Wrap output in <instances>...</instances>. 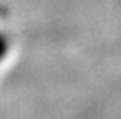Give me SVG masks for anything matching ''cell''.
I'll return each mask as SVG.
<instances>
[{"instance_id":"1","label":"cell","mask_w":121,"mask_h":119,"mask_svg":"<svg viewBox=\"0 0 121 119\" xmlns=\"http://www.w3.org/2000/svg\"><path fill=\"white\" fill-rule=\"evenodd\" d=\"M7 52H8V39L0 32V61L5 58Z\"/></svg>"}]
</instances>
